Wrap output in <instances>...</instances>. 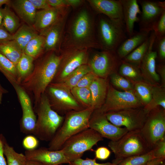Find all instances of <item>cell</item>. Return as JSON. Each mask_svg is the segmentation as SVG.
I'll list each match as a JSON object with an SVG mask.
<instances>
[{
  "label": "cell",
  "instance_id": "cell-8",
  "mask_svg": "<svg viewBox=\"0 0 165 165\" xmlns=\"http://www.w3.org/2000/svg\"><path fill=\"white\" fill-rule=\"evenodd\" d=\"M142 107L143 106L134 91H120L109 86L104 103L97 110L105 113Z\"/></svg>",
  "mask_w": 165,
  "mask_h": 165
},
{
  "label": "cell",
  "instance_id": "cell-32",
  "mask_svg": "<svg viewBox=\"0 0 165 165\" xmlns=\"http://www.w3.org/2000/svg\"><path fill=\"white\" fill-rule=\"evenodd\" d=\"M119 73L134 84L143 79L139 67L122 60L119 66Z\"/></svg>",
  "mask_w": 165,
  "mask_h": 165
},
{
  "label": "cell",
  "instance_id": "cell-52",
  "mask_svg": "<svg viewBox=\"0 0 165 165\" xmlns=\"http://www.w3.org/2000/svg\"><path fill=\"white\" fill-rule=\"evenodd\" d=\"M49 5L51 7L61 8L67 6L65 0H46Z\"/></svg>",
  "mask_w": 165,
  "mask_h": 165
},
{
  "label": "cell",
  "instance_id": "cell-18",
  "mask_svg": "<svg viewBox=\"0 0 165 165\" xmlns=\"http://www.w3.org/2000/svg\"><path fill=\"white\" fill-rule=\"evenodd\" d=\"M69 7L50 8L37 11L33 27L39 34L50 27L59 19L71 12Z\"/></svg>",
  "mask_w": 165,
  "mask_h": 165
},
{
  "label": "cell",
  "instance_id": "cell-41",
  "mask_svg": "<svg viewBox=\"0 0 165 165\" xmlns=\"http://www.w3.org/2000/svg\"><path fill=\"white\" fill-rule=\"evenodd\" d=\"M152 31L155 36V40L165 36V11L163 12L155 24Z\"/></svg>",
  "mask_w": 165,
  "mask_h": 165
},
{
  "label": "cell",
  "instance_id": "cell-28",
  "mask_svg": "<svg viewBox=\"0 0 165 165\" xmlns=\"http://www.w3.org/2000/svg\"><path fill=\"white\" fill-rule=\"evenodd\" d=\"M34 61L32 57L23 53L16 64L18 84H20L32 72L34 68Z\"/></svg>",
  "mask_w": 165,
  "mask_h": 165
},
{
  "label": "cell",
  "instance_id": "cell-61",
  "mask_svg": "<svg viewBox=\"0 0 165 165\" xmlns=\"http://www.w3.org/2000/svg\"><path fill=\"white\" fill-rule=\"evenodd\" d=\"M69 165H72V164H69Z\"/></svg>",
  "mask_w": 165,
  "mask_h": 165
},
{
  "label": "cell",
  "instance_id": "cell-22",
  "mask_svg": "<svg viewBox=\"0 0 165 165\" xmlns=\"http://www.w3.org/2000/svg\"><path fill=\"white\" fill-rule=\"evenodd\" d=\"M123 10L124 22L128 37L135 33L134 28L135 23L138 22V15L141 14V10L138 0H120Z\"/></svg>",
  "mask_w": 165,
  "mask_h": 165
},
{
  "label": "cell",
  "instance_id": "cell-13",
  "mask_svg": "<svg viewBox=\"0 0 165 165\" xmlns=\"http://www.w3.org/2000/svg\"><path fill=\"white\" fill-rule=\"evenodd\" d=\"M122 60L116 51L101 50L92 52L87 64L91 72L97 77L105 78L116 71Z\"/></svg>",
  "mask_w": 165,
  "mask_h": 165
},
{
  "label": "cell",
  "instance_id": "cell-35",
  "mask_svg": "<svg viewBox=\"0 0 165 165\" xmlns=\"http://www.w3.org/2000/svg\"><path fill=\"white\" fill-rule=\"evenodd\" d=\"M151 40L150 34L147 39L122 60L139 67L148 49Z\"/></svg>",
  "mask_w": 165,
  "mask_h": 165
},
{
  "label": "cell",
  "instance_id": "cell-48",
  "mask_svg": "<svg viewBox=\"0 0 165 165\" xmlns=\"http://www.w3.org/2000/svg\"><path fill=\"white\" fill-rule=\"evenodd\" d=\"M13 40L12 35L2 25H0V43Z\"/></svg>",
  "mask_w": 165,
  "mask_h": 165
},
{
  "label": "cell",
  "instance_id": "cell-51",
  "mask_svg": "<svg viewBox=\"0 0 165 165\" xmlns=\"http://www.w3.org/2000/svg\"><path fill=\"white\" fill-rule=\"evenodd\" d=\"M65 1L67 6L73 10L79 8L86 2V1L83 0H65Z\"/></svg>",
  "mask_w": 165,
  "mask_h": 165
},
{
  "label": "cell",
  "instance_id": "cell-53",
  "mask_svg": "<svg viewBox=\"0 0 165 165\" xmlns=\"http://www.w3.org/2000/svg\"><path fill=\"white\" fill-rule=\"evenodd\" d=\"M157 71L159 73L160 79H161V86L163 87L165 86V65L163 64H161L158 65Z\"/></svg>",
  "mask_w": 165,
  "mask_h": 165
},
{
  "label": "cell",
  "instance_id": "cell-47",
  "mask_svg": "<svg viewBox=\"0 0 165 165\" xmlns=\"http://www.w3.org/2000/svg\"><path fill=\"white\" fill-rule=\"evenodd\" d=\"M111 153L110 150L107 147H99L95 151V158L101 160H106L110 156Z\"/></svg>",
  "mask_w": 165,
  "mask_h": 165
},
{
  "label": "cell",
  "instance_id": "cell-10",
  "mask_svg": "<svg viewBox=\"0 0 165 165\" xmlns=\"http://www.w3.org/2000/svg\"><path fill=\"white\" fill-rule=\"evenodd\" d=\"M105 114L112 124L117 127H124L129 131L140 130L147 115L143 107L111 112Z\"/></svg>",
  "mask_w": 165,
  "mask_h": 165
},
{
  "label": "cell",
  "instance_id": "cell-11",
  "mask_svg": "<svg viewBox=\"0 0 165 165\" xmlns=\"http://www.w3.org/2000/svg\"><path fill=\"white\" fill-rule=\"evenodd\" d=\"M52 108L58 114L79 111L84 108L75 99L71 91L51 83L45 92Z\"/></svg>",
  "mask_w": 165,
  "mask_h": 165
},
{
  "label": "cell",
  "instance_id": "cell-14",
  "mask_svg": "<svg viewBox=\"0 0 165 165\" xmlns=\"http://www.w3.org/2000/svg\"><path fill=\"white\" fill-rule=\"evenodd\" d=\"M138 1L142 9L138 22L139 31L151 32L165 11V2L149 0Z\"/></svg>",
  "mask_w": 165,
  "mask_h": 165
},
{
  "label": "cell",
  "instance_id": "cell-25",
  "mask_svg": "<svg viewBox=\"0 0 165 165\" xmlns=\"http://www.w3.org/2000/svg\"><path fill=\"white\" fill-rule=\"evenodd\" d=\"M150 32L139 31L128 37L116 50L119 57L122 60L134 49L142 44L149 36Z\"/></svg>",
  "mask_w": 165,
  "mask_h": 165
},
{
  "label": "cell",
  "instance_id": "cell-21",
  "mask_svg": "<svg viewBox=\"0 0 165 165\" xmlns=\"http://www.w3.org/2000/svg\"><path fill=\"white\" fill-rule=\"evenodd\" d=\"M86 1L97 14H102L112 20L124 23L122 7L120 0H88Z\"/></svg>",
  "mask_w": 165,
  "mask_h": 165
},
{
  "label": "cell",
  "instance_id": "cell-55",
  "mask_svg": "<svg viewBox=\"0 0 165 165\" xmlns=\"http://www.w3.org/2000/svg\"><path fill=\"white\" fill-rule=\"evenodd\" d=\"M26 165H45L42 163L35 160H27Z\"/></svg>",
  "mask_w": 165,
  "mask_h": 165
},
{
  "label": "cell",
  "instance_id": "cell-36",
  "mask_svg": "<svg viewBox=\"0 0 165 165\" xmlns=\"http://www.w3.org/2000/svg\"><path fill=\"white\" fill-rule=\"evenodd\" d=\"M4 154L7 165H26L27 160L25 154L17 152L7 141L4 145Z\"/></svg>",
  "mask_w": 165,
  "mask_h": 165
},
{
  "label": "cell",
  "instance_id": "cell-54",
  "mask_svg": "<svg viewBox=\"0 0 165 165\" xmlns=\"http://www.w3.org/2000/svg\"><path fill=\"white\" fill-rule=\"evenodd\" d=\"M165 158H155L147 163L142 165H158L164 161Z\"/></svg>",
  "mask_w": 165,
  "mask_h": 165
},
{
  "label": "cell",
  "instance_id": "cell-24",
  "mask_svg": "<svg viewBox=\"0 0 165 165\" xmlns=\"http://www.w3.org/2000/svg\"><path fill=\"white\" fill-rule=\"evenodd\" d=\"M91 96V107L94 110L100 108L105 102L108 83L105 78L97 77L89 87Z\"/></svg>",
  "mask_w": 165,
  "mask_h": 165
},
{
  "label": "cell",
  "instance_id": "cell-31",
  "mask_svg": "<svg viewBox=\"0 0 165 165\" xmlns=\"http://www.w3.org/2000/svg\"><path fill=\"white\" fill-rule=\"evenodd\" d=\"M45 46L44 37L38 34L28 43L23 52L35 60L44 53Z\"/></svg>",
  "mask_w": 165,
  "mask_h": 165
},
{
  "label": "cell",
  "instance_id": "cell-27",
  "mask_svg": "<svg viewBox=\"0 0 165 165\" xmlns=\"http://www.w3.org/2000/svg\"><path fill=\"white\" fill-rule=\"evenodd\" d=\"M38 34L32 27L26 24L21 25L13 35L14 40L22 49L23 52L28 43Z\"/></svg>",
  "mask_w": 165,
  "mask_h": 165
},
{
  "label": "cell",
  "instance_id": "cell-40",
  "mask_svg": "<svg viewBox=\"0 0 165 165\" xmlns=\"http://www.w3.org/2000/svg\"><path fill=\"white\" fill-rule=\"evenodd\" d=\"M111 81L113 86L123 91H134V84L116 73L111 74Z\"/></svg>",
  "mask_w": 165,
  "mask_h": 165
},
{
  "label": "cell",
  "instance_id": "cell-37",
  "mask_svg": "<svg viewBox=\"0 0 165 165\" xmlns=\"http://www.w3.org/2000/svg\"><path fill=\"white\" fill-rule=\"evenodd\" d=\"M152 85L142 81L134 84V91L143 107L150 102L152 96Z\"/></svg>",
  "mask_w": 165,
  "mask_h": 165
},
{
  "label": "cell",
  "instance_id": "cell-46",
  "mask_svg": "<svg viewBox=\"0 0 165 165\" xmlns=\"http://www.w3.org/2000/svg\"><path fill=\"white\" fill-rule=\"evenodd\" d=\"M155 43L156 45L157 56L161 61L165 59V36L157 40H155Z\"/></svg>",
  "mask_w": 165,
  "mask_h": 165
},
{
  "label": "cell",
  "instance_id": "cell-19",
  "mask_svg": "<svg viewBox=\"0 0 165 165\" xmlns=\"http://www.w3.org/2000/svg\"><path fill=\"white\" fill-rule=\"evenodd\" d=\"M22 110V116L20 123V130L28 135L34 134L37 120L32 102L29 96L25 92L17 96Z\"/></svg>",
  "mask_w": 165,
  "mask_h": 165
},
{
  "label": "cell",
  "instance_id": "cell-17",
  "mask_svg": "<svg viewBox=\"0 0 165 165\" xmlns=\"http://www.w3.org/2000/svg\"><path fill=\"white\" fill-rule=\"evenodd\" d=\"M71 12L68 13L50 27L38 34L45 40L44 53L54 51L60 53L61 46L66 22Z\"/></svg>",
  "mask_w": 165,
  "mask_h": 165
},
{
  "label": "cell",
  "instance_id": "cell-58",
  "mask_svg": "<svg viewBox=\"0 0 165 165\" xmlns=\"http://www.w3.org/2000/svg\"><path fill=\"white\" fill-rule=\"evenodd\" d=\"M2 8H0V25H2Z\"/></svg>",
  "mask_w": 165,
  "mask_h": 165
},
{
  "label": "cell",
  "instance_id": "cell-20",
  "mask_svg": "<svg viewBox=\"0 0 165 165\" xmlns=\"http://www.w3.org/2000/svg\"><path fill=\"white\" fill-rule=\"evenodd\" d=\"M24 154L27 160L37 161L45 165L69 164L71 163L61 149L52 151L48 148L41 147L33 150H26Z\"/></svg>",
  "mask_w": 165,
  "mask_h": 165
},
{
  "label": "cell",
  "instance_id": "cell-39",
  "mask_svg": "<svg viewBox=\"0 0 165 165\" xmlns=\"http://www.w3.org/2000/svg\"><path fill=\"white\" fill-rule=\"evenodd\" d=\"M156 158L151 150L147 153L131 156L120 160L117 165H142Z\"/></svg>",
  "mask_w": 165,
  "mask_h": 165
},
{
  "label": "cell",
  "instance_id": "cell-45",
  "mask_svg": "<svg viewBox=\"0 0 165 165\" xmlns=\"http://www.w3.org/2000/svg\"><path fill=\"white\" fill-rule=\"evenodd\" d=\"M97 77L92 72H90L82 76L76 86L79 87H89Z\"/></svg>",
  "mask_w": 165,
  "mask_h": 165
},
{
  "label": "cell",
  "instance_id": "cell-12",
  "mask_svg": "<svg viewBox=\"0 0 165 165\" xmlns=\"http://www.w3.org/2000/svg\"><path fill=\"white\" fill-rule=\"evenodd\" d=\"M61 59L55 76L51 83H59L79 66L87 64L89 50H61Z\"/></svg>",
  "mask_w": 165,
  "mask_h": 165
},
{
  "label": "cell",
  "instance_id": "cell-16",
  "mask_svg": "<svg viewBox=\"0 0 165 165\" xmlns=\"http://www.w3.org/2000/svg\"><path fill=\"white\" fill-rule=\"evenodd\" d=\"M150 36L149 46L139 68L143 79L146 82L151 85H155L160 82V79L156 70V59L157 56L156 51L153 49L156 38L153 31L150 32Z\"/></svg>",
  "mask_w": 165,
  "mask_h": 165
},
{
  "label": "cell",
  "instance_id": "cell-9",
  "mask_svg": "<svg viewBox=\"0 0 165 165\" xmlns=\"http://www.w3.org/2000/svg\"><path fill=\"white\" fill-rule=\"evenodd\" d=\"M140 131L151 150L157 141L165 138V109L158 107L150 111Z\"/></svg>",
  "mask_w": 165,
  "mask_h": 165
},
{
  "label": "cell",
  "instance_id": "cell-1",
  "mask_svg": "<svg viewBox=\"0 0 165 165\" xmlns=\"http://www.w3.org/2000/svg\"><path fill=\"white\" fill-rule=\"evenodd\" d=\"M70 14L65 26L61 51L101 50L96 35L97 14L86 1L80 7L73 10L71 15Z\"/></svg>",
  "mask_w": 165,
  "mask_h": 165
},
{
  "label": "cell",
  "instance_id": "cell-43",
  "mask_svg": "<svg viewBox=\"0 0 165 165\" xmlns=\"http://www.w3.org/2000/svg\"><path fill=\"white\" fill-rule=\"evenodd\" d=\"M151 150L156 158H165V138L157 141Z\"/></svg>",
  "mask_w": 165,
  "mask_h": 165
},
{
  "label": "cell",
  "instance_id": "cell-56",
  "mask_svg": "<svg viewBox=\"0 0 165 165\" xmlns=\"http://www.w3.org/2000/svg\"><path fill=\"white\" fill-rule=\"evenodd\" d=\"M8 93V91L3 87L0 88V104L2 103L3 94Z\"/></svg>",
  "mask_w": 165,
  "mask_h": 165
},
{
  "label": "cell",
  "instance_id": "cell-33",
  "mask_svg": "<svg viewBox=\"0 0 165 165\" xmlns=\"http://www.w3.org/2000/svg\"><path fill=\"white\" fill-rule=\"evenodd\" d=\"M0 72L13 86L18 84L16 64L0 53Z\"/></svg>",
  "mask_w": 165,
  "mask_h": 165
},
{
  "label": "cell",
  "instance_id": "cell-44",
  "mask_svg": "<svg viewBox=\"0 0 165 165\" xmlns=\"http://www.w3.org/2000/svg\"><path fill=\"white\" fill-rule=\"evenodd\" d=\"M70 164L72 165H117V163L114 162L98 163L96 162L95 158L91 159L87 158L85 160L81 158L76 159Z\"/></svg>",
  "mask_w": 165,
  "mask_h": 165
},
{
  "label": "cell",
  "instance_id": "cell-59",
  "mask_svg": "<svg viewBox=\"0 0 165 165\" xmlns=\"http://www.w3.org/2000/svg\"><path fill=\"white\" fill-rule=\"evenodd\" d=\"M158 165H165V163L164 161L163 162L158 164Z\"/></svg>",
  "mask_w": 165,
  "mask_h": 165
},
{
  "label": "cell",
  "instance_id": "cell-34",
  "mask_svg": "<svg viewBox=\"0 0 165 165\" xmlns=\"http://www.w3.org/2000/svg\"><path fill=\"white\" fill-rule=\"evenodd\" d=\"M160 107L165 109V92L163 87L157 85H152L151 100L146 105L143 107L148 114L152 110Z\"/></svg>",
  "mask_w": 165,
  "mask_h": 165
},
{
  "label": "cell",
  "instance_id": "cell-15",
  "mask_svg": "<svg viewBox=\"0 0 165 165\" xmlns=\"http://www.w3.org/2000/svg\"><path fill=\"white\" fill-rule=\"evenodd\" d=\"M89 127L99 133L103 138L115 141L129 131L125 128L116 126L107 119L105 113L97 109L93 112L89 123Z\"/></svg>",
  "mask_w": 165,
  "mask_h": 165
},
{
  "label": "cell",
  "instance_id": "cell-6",
  "mask_svg": "<svg viewBox=\"0 0 165 165\" xmlns=\"http://www.w3.org/2000/svg\"><path fill=\"white\" fill-rule=\"evenodd\" d=\"M108 146L119 161L129 157L144 154L151 150L140 130L128 131L117 140L110 141Z\"/></svg>",
  "mask_w": 165,
  "mask_h": 165
},
{
  "label": "cell",
  "instance_id": "cell-42",
  "mask_svg": "<svg viewBox=\"0 0 165 165\" xmlns=\"http://www.w3.org/2000/svg\"><path fill=\"white\" fill-rule=\"evenodd\" d=\"M39 143L37 137L29 134L28 135L24 138L22 144L23 147L26 150H31L37 148Z\"/></svg>",
  "mask_w": 165,
  "mask_h": 165
},
{
  "label": "cell",
  "instance_id": "cell-30",
  "mask_svg": "<svg viewBox=\"0 0 165 165\" xmlns=\"http://www.w3.org/2000/svg\"><path fill=\"white\" fill-rule=\"evenodd\" d=\"M11 8L9 6L6 5L2 9V25L10 34L13 35L21 24L19 18Z\"/></svg>",
  "mask_w": 165,
  "mask_h": 165
},
{
  "label": "cell",
  "instance_id": "cell-49",
  "mask_svg": "<svg viewBox=\"0 0 165 165\" xmlns=\"http://www.w3.org/2000/svg\"><path fill=\"white\" fill-rule=\"evenodd\" d=\"M6 141L4 135L0 134V165H7L4 154V146Z\"/></svg>",
  "mask_w": 165,
  "mask_h": 165
},
{
  "label": "cell",
  "instance_id": "cell-23",
  "mask_svg": "<svg viewBox=\"0 0 165 165\" xmlns=\"http://www.w3.org/2000/svg\"><path fill=\"white\" fill-rule=\"evenodd\" d=\"M9 6L14 10L20 19L33 27L37 11L29 0H11Z\"/></svg>",
  "mask_w": 165,
  "mask_h": 165
},
{
  "label": "cell",
  "instance_id": "cell-60",
  "mask_svg": "<svg viewBox=\"0 0 165 165\" xmlns=\"http://www.w3.org/2000/svg\"><path fill=\"white\" fill-rule=\"evenodd\" d=\"M2 87H3L2 86V85H1V84L0 83V88H2Z\"/></svg>",
  "mask_w": 165,
  "mask_h": 165
},
{
  "label": "cell",
  "instance_id": "cell-38",
  "mask_svg": "<svg viewBox=\"0 0 165 165\" xmlns=\"http://www.w3.org/2000/svg\"><path fill=\"white\" fill-rule=\"evenodd\" d=\"M71 92L75 99L84 108H92L91 96L89 87L76 86L73 88Z\"/></svg>",
  "mask_w": 165,
  "mask_h": 165
},
{
  "label": "cell",
  "instance_id": "cell-7",
  "mask_svg": "<svg viewBox=\"0 0 165 165\" xmlns=\"http://www.w3.org/2000/svg\"><path fill=\"white\" fill-rule=\"evenodd\" d=\"M103 140L99 133L89 128L68 139L60 149L71 163L81 158L84 152L91 150L94 145Z\"/></svg>",
  "mask_w": 165,
  "mask_h": 165
},
{
  "label": "cell",
  "instance_id": "cell-4",
  "mask_svg": "<svg viewBox=\"0 0 165 165\" xmlns=\"http://www.w3.org/2000/svg\"><path fill=\"white\" fill-rule=\"evenodd\" d=\"M94 110L90 108L67 113L61 125L50 141L48 149L52 151L60 150L70 138L89 128V120Z\"/></svg>",
  "mask_w": 165,
  "mask_h": 165
},
{
  "label": "cell",
  "instance_id": "cell-3",
  "mask_svg": "<svg viewBox=\"0 0 165 165\" xmlns=\"http://www.w3.org/2000/svg\"><path fill=\"white\" fill-rule=\"evenodd\" d=\"M33 108L37 116L34 135L42 141H50L62 124L64 117L52 108L45 93Z\"/></svg>",
  "mask_w": 165,
  "mask_h": 165
},
{
  "label": "cell",
  "instance_id": "cell-50",
  "mask_svg": "<svg viewBox=\"0 0 165 165\" xmlns=\"http://www.w3.org/2000/svg\"><path fill=\"white\" fill-rule=\"evenodd\" d=\"M36 9H46L51 7L46 0H29Z\"/></svg>",
  "mask_w": 165,
  "mask_h": 165
},
{
  "label": "cell",
  "instance_id": "cell-2",
  "mask_svg": "<svg viewBox=\"0 0 165 165\" xmlns=\"http://www.w3.org/2000/svg\"><path fill=\"white\" fill-rule=\"evenodd\" d=\"M61 57L60 53L54 51L44 53L35 60L32 72L20 84L28 94L33 96L34 105L52 82Z\"/></svg>",
  "mask_w": 165,
  "mask_h": 165
},
{
  "label": "cell",
  "instance_id": "cell-57",
  "mask_svg": "<svg viewBox=\"0 0 165 165\" xmlns=\"http://www.w3.org/2000/svg\"><path fill=\"white\" fill-rule=\"evenodd\" d=\"M11 0H0V8L4 5L9 6L11 2Z\"/></svg>",
  "mask_w": 165,
  "mask_h": 165
},
{
  "label": "cell",
  "instance_id": "cell-5",
  "mask_svg": "<svg viewBox=\"0 0 165 165\" xmlns=\"http://www.w3.org/2000/svg\"><path fill=\"white\" fill-rule=\"evenodd\" d=\"M96 26L101 50L116 51L128 38L124 23L112 20L103 14H97Z\"/></svg>",
  "mask_w": 165,
  "mask_h": 165
},
{
  "label": "cell",
  "instance_id": "cell-62",
  "mask_svg": "<svg viewBox=\"0 0 165 165\" xmlns=\"http://www.w3.org/2000/svg\"><path fill=\"white\" fill-rule=\"evenodd\" d=\"M63 165L62 164H60V165Z\"/></svg>",
  "mask_w": 165,
  "mask_h": 165
},
{
  "label": "cell",
  "instance_id": "cell-29",
  "mask_svg": "<svg viewBox=\"0 0 165 165\" xmlns=\"http://www.w3.org/2000/svg\"><path fill=\"white\" fill-rule=\"evenodd\" d=\"M0 53L16 64L23 52L16 42L12 40L0 43Z\"/></svg>",
  "mask_w": 165,
  "mask_h": 165
},
{
  "label": "cell",
  "instance_id": "cell-26",
  "mask_svg": "<svg viewBox=\"0 0 165 165\" xmlns=\"http://www.w3.org/2000/svg\"><path fill=\"white\" fill-rule=\"evenodd\" d=\"M91 72L90 68L88 64L82 65L73 71L61 82L51 83L71 91L76 86L83 76Z\"/></svg>",
  "mask_w": 165,
  "mask_h": 165
}]
</instances>
